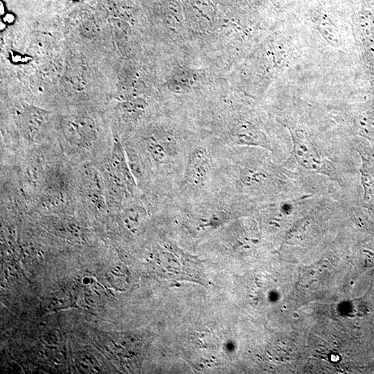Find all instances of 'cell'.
I'll return each mask as SVG.
<instances>
[{"instance_id":"cell-8","label":"cell","mask_w":374,"mask_h":374,"mask_svg":"<svg viewBox=\"0 0 374 374\" xmlns=\"http://www.w3.org/2000/svg\"><path fill=\"white\" fill-rule=\"evenodd\" d=\"M317 30L323 39L331 46L340 47L343 40L339 30L328 17L323 15L317 21Z\"/></svg>"},{"instance_id":"cell-7","label":"cell","mask_w":374,"mask_h":374,"mask_svg":"<svg viewBox=\"0 0 374 374\" xmlns=\"http://www.w3.org/2000/svg\"><path fill=\"white\" fill-rule=\"evenodd\" d=\"M352 120L360 136L374 141V106L364 107L354 114Z\"/></svg>"},{"instance_id":"cell-6","label":"cell","mask_w":374,"mask_h":374,"mask_svg":"<svg viewBox=\"0 0 374 374\" xmlns=\"http://www.w3.org/2000/svg\"><path fill=\"white\" fill-rule=\"evenodd\" d=\"M357 152L362 159L359 172L364 199L366 202H371L374 199V149L362 145L358 146Z\"/></svg>"},{"instance_id":"cell-3","label":"cell","mask_w":374,"mask_h":374,"mask_svg":"<svg viewBox=\"0 0 374 374\" xmlns=\"http://www.w3.org/2000/svg\"><path fill=\"white\" fill-rule=\"evenodd\" d=\"M293 152L297 163L303 168L326 175L335 181L339 176L332 163L323 154L320 148L303 132L294 127H289Z\"/></svg>"},{"instance_id":"cell-5","label":"cell","mask_w":374,"mask_h":374,"mask_svg":"<svg viewBox=\"0 0 374 374\" xmlns=\"http://www.w3.org/2000/svg\"><path fill=\"white\" fill-rule=\"evenodd\" d=\"M63 132L69 142L84 147L90 145L96 136L93 121L84 116L64 119Z\"/></svg>"},{"instance_id":"cell-4","label":"cell","mask_w":374,"mask_h":374,"mask_svg":"<svg viewBox=\"0 0 374 374\" xmlns=\"http://www.w3.org/2000/svg\"><path fill=\"white\" fill-rule=\"evenodd\" d=\"M353 32L362 66L374 83V16L371 12L362 10L357 14Z\"/></svg>"},{"instance_id":"cell-2","label":"cell","mask_w":374,"mask_h":374,"mask_svg":"<svg viewBox=\"0 0 374 374\" xmlns=\"http://www.w3.org/2000/svg\"><path fill=\"white\" fill-rule=\"evenodd\" d=\"M215 145L212 139L195 138L190 147L184 174L173 199L192 202L215 193Z\"/></svg>"},{"instance_id":"cell-1","label":"cell","mask_w":374,"mask_h":374,"mask_svg":"<svg viewBox=\"0 0 374 374\" xmlns=\"http://www.w3.org/2000/svg\"><path fill=\"white\" fill-rule=\"evenodd\" d=\"M267 150L249 146L215 145V193L265 205L283 184Z\"/></svg>"},{"instance_id":"cell-10","label":"cell","mask_w":374,"mask_h":374,"mask_svg":"<svg viewBox=\"0 0 374 374\" xmlns=\"http://www.w3.org/2000/svg\"><path fill=\"white\" fill-rule=\"evenodd\" d=\"M4 12H5L4 4L2 2H1V15H3Z\"/></svg>"},{"instance_id":"cell-11","label":"cell","mask_w":374,"mask_h":374,"mask_svg":"<svg viewBox=\"0 0 374 374\" xmlns=\"http://www.w3.org/2000/svg\"><path fill=\"white\" fill-rule=\"evenodd\" d=\"M73 1H81V0H73Z\"/></svg>"},{"instance_id":"cell-9","label":"cell","mask_w":374,"mask_h":374,"mask_svg":"<svg viewBox=\"0 0 374 374\" xmlns=\"http://www.w3.org/2000/svg\"><path fill=\"white\" fill-rule=\"evenodd\" d=\"M40 114H37L36 110H30L26 114L27 116L25 119L27 121V125L30 132L33 131L35 132L37 127L39 126V123L42 121V117L39 116Z\"/></svg>"}]
</instances>
